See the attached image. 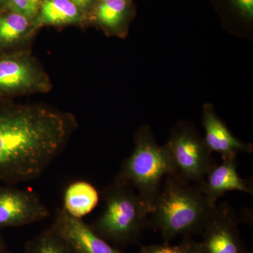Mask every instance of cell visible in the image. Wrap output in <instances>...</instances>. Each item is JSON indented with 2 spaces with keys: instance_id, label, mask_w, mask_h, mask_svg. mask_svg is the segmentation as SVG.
I'll use <instances>...</instances> for the list:
<instances>
[{
  "instance_id": "obj_1",
  "label": "cell",
  "mask_w": 253,
  "mask_h": 253,
  "mask_svg": "<svg viewBox=\"0 0 253 253\" xmlns=\"http://www.w3.org/2000/svg\"><path fill=\"white\" fill-rule=\"evenodd\" d=\"M77 126L71 113L46 105L0 100V181L15 185L39 177Z\"/></svg>"
},
{
  "instance_id": "obj_2",
  "label": "cell",
  "mask_w": 253,
  "mask_h": 253,
  "mask_svg": "<svg viewBox=\"0 0 253 253\" xmlns=\"http://www.w3.org/2000/svg\"><path fill=\"white\" fill-rule=\"evenodd\" d=\"M214 207L208 202L201 185L169 173L153 204L149 225L161 234L165 243L178 236L201 234Z\"/></svg>"
},
{
  "instance_id": "obj_3",
  "label": "cell",
  "mask_w": 253,
  "mask_h": 253,
  "mask_svg": "<svg viewBox=\"0 0 253 253\" xmlns=\"http://www.w3.org/2000/svg\"><path fill=\"white\" fill-rule=\"evenodd\" d=\"M104 207L91 225L105 241L124 245L137 242L149 225V211L127 182L116 176L102 191Z\"/></svg>"
},
{
  "instance_id": "obj_4",
  "label": "cell",
  "mask_w": 253,
  "mask_h": 253,
  "mask_svg": "<svg viewBox=\"0 0 253 253\" xmlns=\"http://www.w3.org/2000/svg\"><path fill=\"white\" fill-rule=\"evenodd\" d=\"M134 140V149L117 176L135 189L150 214L165 177L174 169L167 149L158 144L149 125L136 131Z\"/></svg>"
},
{
  "instance_id": "obj_5",
  "label": "cell",
  "mask_w": 253,
  "mask_h": 253,
  "mask_svg": "<svg viewBox=\"0 0 253 253\" xmlns=\"http://www.w3.org/2000/svg\"><path fill=\"white\" fill-rule=\"evenodd\" d=\"M164 146L174 174L189 182L202 185L216 166L212 151L191 121L182 120L176 123Z\"/></svg>"
},
{
  "instance_id": "obj_6",
  "label": "cell",
  "mask_w": 253,
  "mask_h": 253,
  "mask_svg": "<svg viewBox=\"0 0 253 253\" xmlns=\"http://www.w3.org/2000/svg\"><path fill=\"white\" fill-rule=\"evenodd\" d=\"M52 82L30 49L0 55V100L46 94Z\"/></svg>"
},
{
  "instance_id": "obj_7",
  "label": "cell",
  "mask_w": 253,
  "mask_h": 253,
  "mask_svg": "<svg viewBox=\"0 0 253 253\" xmlns=\"http://www.w3.org/2000/svg\"><path fill=\"white\" fill-rule=\"evenodd\" d=\"M239 223L229 204L217 205L201 231L199 253H251L241 239Z\"/></svg>"
},
{
  "instance_id": "obj_8",
  "label": "cell",
  "mask_w": 253,
  "mask_h": 253,
  "mask_svg": "<svg viewBox=\"0 0 253 253\" xmlns=\"http://www.w3.org/2000/svg\"><path fill=\"white\" fill-rule=\"evenodd\" d=\"M12 186L0 187V231L33 224L49 217V209L36 192Z\"/></svg>"
},
{
  "instance_id": "obj_9",
  "label": "cell",
  "mask_w": 253,
  "mask_h": 253,
  "mask_svg": "<svg viewBox=\"0 0 253 253\" xmlns=\"http://www.w3.org/2000/svg\"><path fill=\"white\" fill-rule=\"evenodd\" d=\"M51 228L74 253H124L100 237L83 219L70 215L62 208L56 209Z\"/></svg>"
},
{
  "instance_id": "obj_10",
  "label": "cell",
  "mask_w": 253,
  "mask_h": 253,
  "mask_svg": "<svg viewBox=\"0 0 253 253\" xmlns=\"http://www.w3.org/2000/svg\"><path fill=\"white\" fill-rule=\"evenodd\" d=\"M136 15L134 0H96L88 20L106 36L124 39Z\"/></svg>"
},
{
  "instance_id": "obj_11",
  "label": "cell",
  "mask_w": 253,
  "mask_h": 253,
  "mask_svg": "<svg viewBox=\"0 0 253 253\" xmlns=\"http://www.w3.org/2000/svg\"><path fill=\"white\" fill-rule=\"evenodd\" d=\"M202 126L208 147L212 152L220 154L222 160L236 159L238 153L253 152V145L240 140L231 133L212 104L207 103L203 106Z\"/></svg>"
},
{
  "instance_id": "obj_12",
  "label": "cell",
  "mask_w": 253,
  "mask_h": 253,
  "mask_svg": "<svg viewBox=\"0 0 253 253\" xmlns=\"http://www.w3.org/2000/svg\"><path fill=\"white\" fill-rule=\"evenodd\" d=\"M253 186L252 180L243 179L239 175L236 159L223 160L220 165H216L201 185L205 197L212 207L217 206V200L228 191L253 195Z\"/></svg>"
},
{
  "instance_id": "obj_13",
  "label": "cell",
  "mask_w": 253,
  "mask_h": 253,
  "mask_svg": "<svg viewBox=\"0 0 253 253\" xmlns=\"http://www.w3.org/2000/svg\"><path fill=\"white\" fill-rule=\"evenodd\" d=\"M38 33L33 20L9 10L0 11V55L30 49Z\"/></svg>"
},
{
  "instance_id": "obj_14",
  "label": "cell",
  "mask_w": 253,
  "mask_h": 253,
  "mask_svg": "<svg viewBox=\"0 0 253 253\" xmlns=\"http://www.w3.org/2000/svg\"><path fill=\"white\" fill-rule=\"evenodd\" d=\"M33 24L38 32L45 26L85 27L89 25L87 16L70 0H42Z\"/></svg>"
},
{
  "instance_id": "obj_15",
  "label": "cell",
  "mask_w": 253,
  "mask_h": 253,
  "mask_svg": "<svg viewBox=\"0 0 253 253\" xmlns=\"http://www.w3.org/2000/svg\"><path fill=\"white\" fill-rule=\"evenodd\" d=\"M226 31L250 38L253 31V0H210Z\"/></svg>"
},
{
  "instance_id": "obj_16",
  "label": "cell",
  "mask_w": 253,
  "mask_h": 253,
  "mask_svg": "<svg viewBox=\"0 0 253 253\" xmlns=\"http://www.w3.org/2000/svg\"><path fill=\"white\" fill-rule=\"evenodd\" d=\"M99 201V192L92 184L76 181L65 190L62 208L70 215L82 219L96 207Z\"/></svg>"
},
{
  "instance_id": "obj_17",
  "label": "cell",
  "mask_w": 253,
  "mask_h": 253,
  "mask_svg": "<svg viewBox=\"0 0 253 253\" xmlns=\"http://www.w3.org/2000/svg\"><path fill=\"white\" fill-rule=\"evenodd\" d=\"M24 253H74L51 227L28 243Z\"/></svg>"
},
{
  "instance_id": "obj_18",
  "label": "cell",
  "mask_w": 253,
  "mask_h": 253,
  "mask_svg": "<svg viewBox=\"0 0 253 253\" xmlns=\"http://www.w3.org/2000/svg\"><path fill=\"white\" fill-rule=\"evenodd\" d=\"M200 243L191 236H184L179 244L169 245L165 243L160 245L143 246L138 253H199Z\"/></svg>"
},
{
  "instance_id": "obj_19",
  "label": "cell",
  "mask_w": 253,
  "mask_h": 253,
  "mask_svg": "<svg viewBox=\"0 0 253 253\" xmlns=\"http://www.w3.org/2000/svg\"><path fill=\"white\" fill-rule=\"evenodd\" d=\"M42 1V0H7L4 9L34 20L39 11Z\"/></svg>"
},
{
  "instance_id": "obj_20",
  "label": "cell",
  "mask_w": 253,
  "mask_h": 253,
  "mask_svg": "<svg viewBox=\"0 0 253 253\" xmlns=\"http://www.w3.org/2000/svg\"><path fill=\"white\" fill-rule=\"evenodd\" d=\"M70 1L77 6L88 18L96 0H70Z\"/></svg>"
},
{
  "instance_id": "obj_21",
  "label": "cell",
  "mask_w": 253,
  "mask_h": 253,
  "mask_svg": "<svg viewBox=\"0 0 253 253\" xmlns=\"http://www.w3.org/2000/svg\"><path fill=\"white\" fill-rule=\"evenodd\" d=\"M6 252L7 251H6V245H5L4 239L0 232V253H6Z\"/></svg>"
},
{
  "instance_id": "obj_22",
  "label": "cell",
  "mask_w": 253,
  "mask_h": 253,
  "mask_svg": "<svg viewBox=\"0 0 253 253\" xmlns=\"http://www.w3.org/2000/svg\"><path fill=\"white\" fill-rule=\"evenodd\" d=\"M7 0H0V11L4 9L5 5H6Z\"/></svg>"
},
{
  "instance_id": "obj_23",
  "label": "cell",
  "mask_w": 253,
  "mask_h": 253,
  "mask_svg": "<svg viewBox=\"0 0 253 253\" xmlns=\"http://www.w3.org/2000/svg\"><path fill=\"white\" fill-rule=\"evenodd\" d=\"M6 253H8V252H6Z\"/></svg>"
},
{
  "instance_id": "obj_24",
  "label": "cell",
  "mask_w": 253,
  "mask_h": 253,
  "mask_svg": "<svg viewBox=\"0 0 253 253\" xmlns=\"http://www.w3.org/2000/svg\"></svg>"
}]
</instances>
